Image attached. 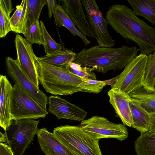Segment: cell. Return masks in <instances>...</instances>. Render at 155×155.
<instances>
[{"instance_id":"obj_22","label":"cell","mask_w":155,"mask_h":155,"mask_svg":"<svg viewBox=\"0 0 155 155\" xmlns=\"http://www.w3.org/2000/svg\"><path fill=\"white\" fill-rule=\"evenodd\" d=\"M77 53L72 49H64L62 51L41 57H37L40 61L58 67H66L70 62L74 61Z\"/></svg>"},{"instance_id":"obj_21","label":"cell","mask_w":155,"mask_h":155,"mask_svg":"<svg viewBox=\"0 0 155 155\" xmlns=\"http://www.w3.org/2000/svg\"><path fill=\"white\" fill-rule=\"evenodd\" d=\"M134 14L142 16L155 26V0H128Z\"/></svg>"},{"instance_id":"obj_13","label":"cell","mask_w":155,"mask_h":155,"mask_svg":"<svg viewBox=\"0 0 155 155\" xmlns=\"http://www.w3.org/2000/svg\"><path fill=\"white\" fill-rule=\"evenodd\" d=\"M61 6L77 28L82 34L95 38L86 15L84 13L81 0L59 1Z\"/></svg>"},{"instance_id":"obj_28","label":"cell","mask_w":155,"mask_h":155,"mask_svg":"<svg viewBox=\"0 0 155 155\" xmlns=\"http://www.w3.org/2000/svg\"><path fill=\"white\" fill-rule=\"evenodd\" d=\"M10 17L8 15L5 8L2 0H0V38L6 36L12 31L10 20Z\"/></svg>"},{"instance_id":"obj_18","label":"cell","mask_w":155,"mask_h":155,"mask_svg":"<svg viewBox=\"0 0 155 155\" xmlns=\"http://www.w3.org/2000/svg\"><path fill=\"white\" fill-rule=\"evenodd\" d=\"M55 24L59 27L66 28L74 37L79 36L83 41L85 45L91 44V41L86 36L80 32L77 28L69 15L63 8L62 6L57 5L53 14Z\"/></svg>"},{"instance_id":"obj_3","label":"cell","mask_w":155,"mask_h":155,"mask_svg":"<svg viewBox=\"0 0 155 155\" xmlns=\"http://www.w3.org/2000/svg\"><path fill=\"white\" fill-rule=\"evenodd\" d=\"M37 66L40 83L47 92L55 95L85 92L84 82L66 66L56 67L38 60Z\"/></svg>"},{"instance_id":"obj_14","label":"cell","mask_w":155,"mask_h":155,"mask_svg":"<svg viewBox=\"0 0 155 155\" xmlns=\"http://www.w3.org/2000/svg\"><path fill=\"white\" fill-rule=\"evenodd\" d=\"M109 102L125 126L132 127V119L128 101L130 96L127 93L117 88H112L108 92Z\"/></svg>"},{"instance_id":"obj_31","label":"cell","mask_w":155,"mask_h":155,"mask_svg":"<svg viewBox=\"0 0 155 155\" xmlns=\"http://www.w3.org/2000/svg\"><path fill=\"white\" fill-rule=\"evenodd\" d=\"M57 5V2L56 0H47V5L48 10V14L49 18L52 17L54 8Z\"/></svg>"},{"instance_id":"obj_29","label":"cell","mask_w":155,"mask_h":155,"mask_svg":"<svg viewBox=\"0 0 155 155\" xmlns=\"http://www.w3.org/2000/svg\"><path fill=\"white\" fill-rule=\"evenodd\" d=\"M66 67L70 72L78 76L85 78L97 80L96 75L93 72L94 70L91 68L83 66L81 71H77L70 68L67 66Z\"/></svg>"},{"instance_id":"obj_5","label":"cell","mask_w":155,"mask_h":155,"mask_svg":"<svg viewBox=\"0 0 155 155\" xmlns=\"http://www.w3.org/2000/svg\"><path fill=\"white\" fill-rule=\"evenodd\" d=\"M39 120L35 119L12 120L5 130L6 143L14 155H23L37 134Z\"/></svg>"},{"instance_id":"obj_10","label":"cell","mask_w":155,"mask_h":155,"mask_svg":"<svg viewBox=\"0 0 155 155\" xmlns=\"http://www.w3.org/2000/svg\"><path fill=\"white\" fill-rule=\"evenodd\" d=\"M86 16L97 42L102 47H112L115 40L110 34L108 22L103 16L96 1L94 0H81Z\"/></svg>"},{"instance_id":"obj_16","label":"cell","mask_w":155,"mask_h":155,"mask_svg":"<svg viewBox=\"0 0 155 155\" xmlns=\"http://www.w3.org/2000/svg\"><path fill=\"white\" fill-rule=\"evenodd\" d=\"M12 86L5 75L0 76V125L5 131L12 119L10 114L11 93Z\"/></svg>"},{"instance_id":"obj_12","label":"cell","mask_w":155,"mask_h":155,"mask_svg":"<svg viewBox=\"0 0 155 155\" xmlns=\"http://www.w3.org/2000/svg\"><path fill=\"white\" fill-rule=\"evenodd\" d=\"M48 103L49 112L59 120L65 119L81 121L87 116L86 111L60 97L49 96Z\"/></svg>"},{"instance_id":"obj_34","label":"cell","mask_w":155,"mask_h":155,"mask_svg":"<svg viewBox=\"0 0 155 155\" xmlns=\"http://www.w3.org/2000/svg\"><path fill=\"white\" fill-rule=\"evenodd\" d=\"M0 143L4 142L6 143V140L5 134L2 133L0 132Z\"/></svg>"},{"instance_id":"obj_33","label":"cell","mask_w":155,"mask_h":155,"mask_svg":"<svg viewBox=\"0 0 155 155\" xmlns=\"http://www.w3.org/2000/svg\"><path fill=\"white\" fill-rule=\"evenodd\" d=\"M150 124L149 131L147 132L151 134H155V112L150 114Z\"/></svg>"},{"instance_id":"obj_26","label":"cell","mask_w":155,"mask_h":155,"mask_svg":"<svg viewBox=\"0 0 155 155\" xmlns=\"http://www.w3.org/2000/svg\"><path fill=\"white\" fill-rule=\"evenodd\" d=\"M40 24L42 31L45 51L46 55H50L60 52L62 50L61 44L57 43L50 35L43 22L40 21Z\"/></svg>"},{"instance_id":"obj_11","label":"cell","mask_w":155,"mask_h":155,"mask_svg":"<svg viewBox=\"0 0 155 155\" xmlns=\"http://www.w3.org/2000/svg\"><path fill=\"white\" fill-rule=\"evenodd\" d=\"M14 42L17 54L16 60L23 71L39 88L38 60L33 51L32 44L18 34L16 35Z\"/></svg>"},{"instance_id":"obj_23","label":"cell","mask_w":155,"mask_h":155,"mask_svg":"<svg viewBox=\"0 0 155 155\" xmlns=\"http://www.w3.org/2000/svg\"><path fill=\"white\" fill-rule=\"evenodd\" d=\"M134 146L137 155H155V134H141Z\"/></svg>"},{"instance_id":"obj_1","label":"cell","mask_w":155,"mask_h":155,"mask_svg":"<svg viewBox=\"0 0 155 155\" xmlns=\"http://www.w3.org/2000/svg\"><path fill=\"white\" fill-rule=\"evenodd\" d=\"M106 18L116 33L139 46L141 54L148 56L155 51V28L138 18L131 9L114 4L109 7Z\"/></svg>"},{"instance_id":"obj_32","label":"cell","mask_w":155,"mask_h":155,"mask_svg":"<svg viewBox=\"0 0 155 155\" xmlns=\"http://www.w3.org/2000/svg\"><path fill=\"white\" fill-rule=\"evenodd\" d=\"M2 0L7 13L8 15L10 17L11 14L14 10L12 1L10 0Z\"/></svg>"},{"instance_id":"obj_15","label":"cell","mask_w":155,"mask_h":155,"mask_svg":"<svg viewBox=\"0 0 155 155\" xmlns=\"http://www.w3.org/2000/svg\"><path fill=\"white\" fill-rule=\"evenodd\" d=\"M37 136L42 151L46 155H78L57 139L45 128L39 129Z\"/></svg>"},{"instance_id":"obj_20","label":"cell","mask_w":155,"mask_h":155,"mask_svg":"<svg viewBox=\"0 0 155 155\" xmlns=\"http://www.w3.org/2000/svg\"><path fill=\"white\" fill-rule=\"evenodd\" d=\"M129 95L138 102L148 113L155 112V88L150 89L143 85Z\"/></svg>"},{"instance_id":"obj_24","label":"cell","mask_w":155,"mask_h":155,"mask_svg":"<svg viewBox=\"0 0 155 155\" xmlns=\"http://www.w3.org/2000/svg\"><path fill=\"white\" fill-rule=\"evenodd\" d=\"M23 35L25 39L31 44L43 45V35L39 20L28 25Z\"/></svg>"},{"instance_id":"obj_9","label":"cell","mask_w":155,"mask_h":155,"mask_svg":"<svg viewBox=\"0 0 155 155\" xmlns=\"http://www.w3.org/2000/svg\"><path fill=\"white\" fill-rule=\"evenodd\" d=\"M7 73L15 84L35 101L47 110L48 98L38 88L21 68L18 61L11 57L6 58Z\"/></svg>"},{"instance_id":"obj_6","label":"cell","mask_w":155,"mask_h":155,"mask_svg":"<svg viewBox=\"0 0 155 155\" xmlns=\"http://www.w3.org/2000/svg\"><path fill=\"white\" fill-rule=\"evenodd\" d=\"M10 114L12 120H17L45 118L48 112L18 85L14 84L11 93Z\"/></svg>"},{"instance_id":"obj_7","label":"cell","mask_w":155,"mask_h":155,"mask_svg":"<svg viewBox=\"0 0 155 155\" xmlns=\"http://www.w3.org/2000/svg\"><path fill=\"white\" fill-rule=\"evenodd\" d=\"M147 56L140 54L124 68L111 88H117L129 94L143 85Z\"/></svg>"},{"instance_id":"obj_2","label":"cell","mask_w":155,"mask_h":155,"mask_svg":"<svg viewBox=\"0 0 155 155\" xmlns=\"http://www.w3.org/2000/svg\"><path fill=\"white\" fill-rule=\"evenodd\" d=\"M140 51L135 46L119 48L102 47L99 45L82 49L73 62L93 68L103 74L110 71L121 70L137 56Z\"/></svg>"},{"instance_id":"obj_25","label":"cell","mask_w":155,"mask_h":155,"mask_svg":"<svg viewBox=\"0 0 155 155\" xmlns=\"http://www.w3.org/2000/svg\"><path fill=\"white\" fill-rule=\"evenodd\" d=\"M155 85V51L147 56L143 85L153 89Z\"/></svg>"},{"instance_id":"obj_4","label":"cell","mask_w":155,"mask_h":155,"mask_svg":"<svg viewBox=\"0 0 155 155\" xmlns=\"http://www.w3.org/2000/svg\"><path fill=\"white\" fill-rule=\"evenodd\" d=\"M54 136L78 155H102L99 140L79 126L66 125L54 128Z\"/></svg>"},{"instance_id":"obj_17","label":"cell","mask_w":155,"mask_h":155,"mask_svg":"<svg viewBox=\"0 0 155 155\" xmlns=\"http://www.w3.org/2000/svg\"><path fill=\"white\" fill-rule=\"evenodd\" d=\"M128 102L132 119V127L141 134L147 132L150 124V114L138 102L130 97Z\"/></svg>"},{"instance_id":"obj_30","label":"cell","mask_w":155,"mask_h":155,"mask_svg":"<svg viewBox=\"0 0 155 155\" xmlns=\"http://www.w3.org/2000/svg\"><path fill=\"white\" fill-rule=\"evenodd\" d=\"M0 155H14L10 147L6 143H0Z\"/></svg>"},{"instance_id":"obj_35","label":"cell","mask_w":155,"mask_h":155,"mask_svg":"<svg viewBox=\"0 0 155 155\" xmlns=\"http://www.w3.org/2000/svg\"><path fill=\"white\" fill-rule=\"evenodd\" d=\"M154 88H155V86H154Z\"/></svg>"},{"instance_id":"obj_8","label":"cell","mask_w":155,"mask_h":155,"mask_svg":"<svg viewBox=\"0 0 155 155\" xmlns=\"http://www.w3.org/2000/svg\"><path fill=\"white\" fill-rule=\"evenodd\" d=\"M79 126L96 139L114 138L123 141L128 136L127 128L123 124H115L106 118L94 116L81 121Z\"/></svg>"},{"instance_id":"obj_27","label":"cell","mask_w":155,"mask_h":155,"mask_svg":"<svg viewBox=\"0 0 155 155\" xmlns=\"http://www.w3.org/2000/svg\"><path fill=\"white\" fill-rule=\"evenodd\" d=\"M47 5V0H28L27 14L30 25L39 18L43 7Z\"/></svg>"},{"instance_id":"obj_19","label":"cell","mask_w":155,"mask_h":155,"mask_svg":"<svg viewBox=\"0 0 155 155\" xmlns=\"http://www.w3.org/2000/svg\"><path fill=\"white\" fill-rule=\"evenodd\" d=\"M27 10L28 0H22L21 4L16 6L10 20L12 31L17 34H25L28 26Z\"/></svg>"}]
</instances>
